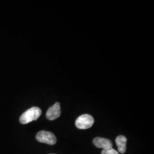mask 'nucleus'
Masks as SVG:
<instances>
[{
	"label": "nucleus",
	"instance_id": "4",
	"mask_svg": "<svg viewBox=\"0 0 154 154\" xmlns=\"http://www.w3.org/2000/svg\"><path fill=\"white\" fill-rule=\"evenodd\" d=\"M61 114L60 104V103L57 102L48 109L46 112V117L50 121H54L59 118Z\"/></svg>",
	"mask_w": 154,
	"mask_h": 154
},
{
	"label": "nucleus",
	"instance_id": "1",
	"mask_svg": "<svg viewBox=\"0 0 154 154\" xmlns=\"http://www.w3.org/2000/svg\"><path fill=\"white\" fill-rule=\"evenodd\" d=\"M41 114L42 111L39 107H33L22 114V116L20 118V122L23 125L28 124L38 119Z\"/></svg>",
	"mask_w": 154,
	"mask_h": 154
},
{
	"label": "nucleus",
	"instance_id": "5",
	"mask_svg": "<svg viewBox=\"0 0 154 154\" xmlns=\"http://www.w3.org/2000/svg\"><path fill=\"white\" fill-rule=\"evenodd\" d=\"M94 145L98 147L103 149H112V143L109 139L103 138H95L93 140Z\"/></svg>",
	"mask_w": 154,
	"mask_h": 154
},
{
	"label": "nucleus",
	"instance_id": "3",
	"mask_svg": "<svg viewBox=\"0 0 154 154\" xmlns=\"http://www.w3.org/2000/svg\"><path fill=\"white\" fill-rule=\"evenodd\" d=\"M37 140L41 143L54 145L57 143V138L54 134L49 131H41L36 135Z\"/></svg>",
	"mask_w": 154,
	"mask_h": 154
},
{
	"label": "nucleus",
	"instance_id": "6",
	"mask_svg": "<svg viewBox=\"0 0 154 154\" xmlns=\"http://www.w3.org/2000/svg\"><path fill=\"white\" fill-rule=\"evenodd\" d=\"M118 152L125 154L126 151L127 138L123 135L118 136L116 139Z\"/></svg>",
	"mask_w": 154,
	"mask_h": 154
},
{
	"label": "nucleus",
	"instance_id": "2",
	"mask_svg": "<svg viewBox=\"0 0 154 154\" xmlns=\"http://www.w3.org/2000/svg\"><path fill=\"white\" fill-rule=\"evenodd\" d=\"M94 123L93 117L89 114H83L79 116L75 122V126L81 130L88 129L91 127Z\"/></svg>",
	"mask_w": 154,
	"mask_h": 154
},
{
	"label": "nucleus",
	"instance_id": "7",
	"mask_svg": "<svg viewBox=\"0 0 154 154\" xmlns=\"http://www.w3.org/2000/svg\"><path fill=\"white\" fill-rule=\"evenodd\" d=\"M102 154H119V152L116 150L115 149H103L102 152Z\"/></svg>",
	"mask_w": 154,
	"mask_h": 154
}]
</instances>
